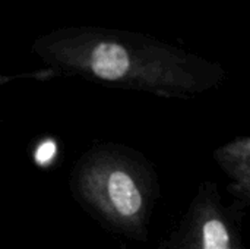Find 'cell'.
I'll return each mask as SVG.
<instances>
[{"instance_id": "6da1fadb", "label": "cell", "mask_w": 250, "mask_h": 249, "mask_svg": "<svg viewBox=\"0 0 250 249\" xmlns=\"http://www.w3.org/2000/svg\"><path fill=\"white\" fill-rule=\"evenodd\" d=\"M69 185L79 207L103 227L132 241H148L160 182L142 153L117 142L94 144L73 164Z\"/></svg>"}, {"instance_id": "7a4b0ae2", "label": "cell", "mask_w": 250, "mask_h": 249, "mask_svg": "<svg viewBox=\"0 0 250 249\" xmlns=\"http://www.w3.org/2000/svg\"><path fill=\"white\" fill-rule=\"evenodd\" d=\"M167 249H245L239 211L223 204L217 183L205 181L198 186Z\"/></svg>"}, {"instance_id": "3957f363", "label": "cell", "mask_w": 250, "mask_h": 249, "mask_svg": "<svg viewBox=\"0 0 250 249\" xmlns=\"http://www.w3.org/2000/svg\"><path fill=\"white\" fill-rule=\"evenodd\" d=\"M214 160L230 179L229 191L234 198L233 208L243 214L250 204V138L240 135L218 147Z\"/></svg>"}, {"instance_id": "277c9868", "label": "cell", "mask_w": 250, "mask_h": 249, "mask_svg": "<svg viewBox=\"0 0 250 249\" xmlns=\"http://www.w3.org/2000/svg\"><path fill=\"white\" fill-rule=\"evenodd\" d=\"M85 69L92 76L108 84H141L132 54L119 43H100L88 56Z\"/></svg>"}]
</instances>
